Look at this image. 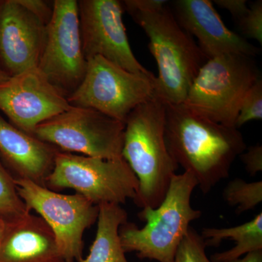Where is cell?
<instances>
[{"label": "cell", "instance_id": "obj_22", "mask_svg": "<svg viewBox=\"0 0 262 262\" xmlns=\"http://www.w3.org/2000/svg\"><path fill=\"white\" fill-rule=\"evenodd\" d=\"M205 239L190 227L177 248L173 262H212L207 257Z\"/></svg>", "mask_w": 262, "mask_h": 262}, {"label": "cell", "instance_id": "obj_24", "mask_svg": "<svg viewBox=\"0 0 262 262\" xmlns=\"http://www.w3.org/2000/svg\"><path fill=\"white\" fill-rule=\"evenodd\" d=\"M246 171L251 177H255L262 171V146L261 144L250 146L239 155Z\"/></svg>", "mask_w": 262, "mask_h": 262}, {"label": "cell", "instance_id": "obj_14", "mask_svg": "<svg viewBox=\"0 0 262 262\" xmlns=\"http://www.w3.org/2000/svg\"><path fill=\"white\" fill-rule=\"evenodd\" d=\"M172 13L180 27L192 37L209 60L227 54L253 57L259 48L229 30L209 0H177L172 3Z\"/></svg>", "mask_w": 262, "mask_h": 262}, {"label": "cell", "instance_id": "obj_9", "mask_svg": "<svg viewBox=\"0 0 262 262\" xmlns=\"http://www.w3.org/2000/svg\"><path fill=\"white\" fill-rule=\"evenodd\" d=\"M18 195L56 235L64 262H80L83 235L97 221L99 207L79 194H62L28 179H15Z\"/></svg>", "mask_w": 262, "mask_h": 262}, {"label": "cell", "instance_id": "obj_28", "mask_svg": "<svg viewBox=\"0 0 262 262\" xmlns=\"http://www.w3.org/2000/svg\"><path fill=\"white\" fill-rule=\"evenodd\" d=\"M229 262H262V251L248 253L243 258Z\"/></svg>", "mask_w": 262, "mask_h": 262}, {"label": "cell", "instance_id": "obj_2", "mask_svg": "<svg viewBox=\"0 0 262 262\" xmlns=\"http://www.w3.org/2000/svg\"><path fill=\"white\" fill-rule=\"evenodd\" d=\"M125 125L122 156L139 183L134 203L157 208L179 168L165 144V103L153 96L131 112Z\"/></svg>", "mask_w": 262, "mask_h": 262}, {"label": "cell", "instance_id": "obj_21", "mask_svg": "<svg viewBox=\"0 0 262 262\" xmlns=\"http://www.w3.org/2000/svg\"><path fill=\"white\" fill-rule=\"evenodd\" d=\"M262 119V80L261 77L248 90L236 119L235 127L238 129L245 124Z\"/></svg>", "mask_w": 262, "mask_h": 262}, {"label": "cell", "instance_id": "obj_15", "mask_svg": "<svg viewBox=\"0 0 262 262\" xmlns=\"http://www.w3.org/2000/svg\"><path fill=\"white\" fill-rule=\"evenodd\" d=\"M0 262H64L56 235L40 216L27 211L7 220Z\"/></svg>", "mask_w": 262, "mask_h": 262}, {"label": "cell", "instance_id": "obj_25", "mask_svg": "<svg viewBox=\"0 0 262 262\" xmlns=\"http://www.w3.org/2000/svg\"><path fill=\"white\" fill-rule=\"evenodd\" d=\"M19 2L48 26L53 15V3L51 5L48 2L42 0H19Z\"/></svg>", "mask_w": 262, "mask_h": 262}, {"label": "cell", "instance_id": "obj_20", "mask_svg": "<svg viewBox=\"0 0 262 262\" xmlns=\"http://www.w3.org/2000/svg\"><path fill=\"white\" fill-rule=\"evenodd\" d=\"M27 211H30L18 195L15 179L0 162V214L10 218Z\"/></svg>", "mask_w": 262, "mask_h": 262}, {"label": "cell", "instance_id": "obj_5", "mask_svg": "<svg viewBox=\"0 0 262 262\" xmlns=\"http://www.w3.org/2000/svg\"><path fill=\"white\" fill-rule=\"evenodd\" d=\"M259 77L253 57H215L200 69L182 104L211 121L235 127L243 98Z\"/></svg>", "mask_w": 262, "mask_h": 262}, {"label": "cell", "instance_id": "obj_4", "mask_svg": "<svg viewBox=\"0 0 262 262\" xmlns=\"http://www.w3.org/2000/svg\"><path fill=\"white\" fill-rule=\"evenodd\" d=\"M196 187L198 182L192 174L176 173L161 204L157 208H143L139 212V219L146 222L143 228L127 222L120 227L119 234L125 252H136L140 258L173 262L191 222L202 215L191 205Z\"/></svg>", "mask_w": 262, "mask_h": 262}, {"label": "cell", "instance_id": "obj_3", "mask_svg": "<svg viewBox=\"0 0 262 262\" xmlns=\"http://www.w3.org/2000/svg\"><path fill=\"white\" fill-rule=\"evenodd\" d=\"M128 13L146 33L149 51L158 63L154 96L165 103L181 104L208 59L167 5L157 11Z\"/></svg>", "mask_w": 262, "mask_h": 262}, {"label": "cell", "instance_id": "obj_19", "mask_svg": "<svg viewBox=\"0 0 262 262\" xmlns=\"http://www.w3.org/2000/svg\"><path fill=\"white\" fill-rule=\"evenodd\" d=\"M222 196L229 206L237 207V214L251 211L261 203V181L247 182L242 179H234L226 186Z\"/></svg>", "mask_w": 262, "mask_h": 262}, {"label": "cell", "instance_id": "obj_27", "mask_svg": "<svg viewBox=\"0 0 262 262\" xmlns=\"http://www.w3.org/2000/svg\"><path fill=\"white\" fill-rule=\"evenodd\" d=\"M213 3L227 10L237 23L244 18L249 9L246 0H214Z\"/></svg>", "mask_w": 262, "mask_h": 262}, {"label": "cell", "instance_id": "obj_17", "mask_svg": "<svg viewBox=\"0 0 262 262\" xmlns=\"http://www.w3.org/2000/svg\"><path fill=\"white\" fill-rule=\"evenodd\" d=\"M97 232L89 256L80 262H128L120 239V227L127 222L126 211L120 205L101 204Z\"/></svg>", "mask_w": 262, "mask_h": 262}, {"label": "cell", "instance_id": "obj_12", "mask_svg": "<svg viewBox=\"0 0 262 262\" xmlns=\"http://www.w3.org/2000/svg\"><path fill=\"white\" fill-rule=\"evenodd\" d=\"M71 107L37 68L0 82V111L12 125L31 135L39 124Z\"/></svg>", "mask_w": 262, "mask_h": 262}, {"label": "cell", "instance_id": "obj_10", "mask_svg": "<svg viewBox=\"0 0 262 262\" xmlns=\"http://www.w3.org/2000/svg\"><path fill=\"white\" fill-rule=\"evenodd\" d=\"M87 66L81 43L77 1L56 0L37 69L68 98L83 81Z\"/></svg>", "mask_w": 262, "mask_h": 262}, {"label": "cell", "instance_id": "obj_7", "mask_svg": "<svg viewBox=\"0 0 262 262\" xmlns=\"http://www.w3.org/2000/svg\"><path fill=\"white\" fill-rule=\"evenodd\" d=\"M87 61L83 81L67 98L71 106L93 108L125 123L134 108L154 96L152 73H132L100 56Z\"/></svg>", "mask_w": 262, "mask_h": 262}, {"label": "cell", "instance_id": "obj_11", "mask_svg": "<svg viewBox=\"0 0 262 262\" xmlns=\"http://www.w3.org/2000/svg\"><path fill=\"white\" fill-rule=\"evenodd\" d=\"M77 5L86 61L100 56L132 73L151 74L139 63L131 49L122 20L121 1L80 0Z\"/></svg>", "mask_w": 262, "mask_h": 262}, {"label": "cell", "instance_id": "obj_1", "mask_svg": "<svg viewBox=\"0 0 262 262\" xmlns=\"http://www.w3.org/2000/svg\"><path fill=\"white\" fill-rule=\"evenodd\" d=\"M165 104V139L170 156L208 194L229 176L246 149L238 129L208 120L181 104Z\"/></svg>", "mask_w": 262, "mask_h": 262}, {"label": "cell", "instance_id": "obj_30", "mask_svg": "<svg viewBox=\"0 0 262 262\" xmlns=\"http://www.w3.org/2000/svg\"><path fill=\"white\" fill-rule=\"evenodd\" d=\"M9 77V76L7 75L6 74H5V72L0 69V82L8 80Z\"/></svg>", "mask_w": 262, "mask_h": 262}, {"label": "cell", "instance_id": "obj_26", "mask_svg": "<svg viewBox=\"0 0 262 262\" xmlns=\"http://www.w3.org/2000/svg\"><path fill=\"white\" fill-rule=\"evenodd\" d=\"M168 1L165 0H124L122 1L124 10L130 11L152 12L163 9Z\"/></svg>", "mask_w": 262, "mask_h": 262}, {"label": "cell", "instance_id": "obj_23", "mask_svg": "<svg viewBox=\"0 0 262 262\" xmlns=\"http://www.w3.org/2000/svg\"><path fill=\"white\" fill-rule=\"evenodd\" d=\"M241 32L245 37L262 44V1L251 3L244 18L237 22Z\"/></svg>", "mask_w": 262, "mask_h": 262}, {"label": "cell", "instance_id": "obj_6", "mask_svg": "<svg viewBox=\"0 0 262 262\" xmlns=\"http://www.w3.org/2000/svg\"><path fill=\"white\" fill-rule=\"evenodd\" d=\"M45 185L53 189H74L96 206H120L136 199L139 183L123 158L103 159L58 150Z\"/></svg>", "mask_w": 262, "mask_h": 262}, {"label": "cell", "instance_id": "obj_16", "mask_svg": "<svg viewBox=\"0 0 262 262\" xmlns=\"http://www.w3.org/2000/svg\"><path fill=\"white\" fill-rule=\"evenodd\" d=\"M58 151L0 116V154L18 174V178L46 187Z\"/></svg>", "mask_w": 262, "mask_h": 262}, {"label": "cell", "instance_id": "obj_18", "mask_svg": "<svg viewBox=\"0 0 262 262\" xmlns=\"http://www.w3.org/2000/svg\"><path fill=\"white\" fill-rule=\"evenodd\" d=\"M206 246H217L224 239H232L236 246L228 251L212 255V262H229L248 253L262 251V213L236 227L204 228L202 234Z\"/></svg>", "mask_w": 262, "mask_h": 262}, {"label": "cell", "instance_id": "obj_29", "mask_svg": "<svg viewBox=\"0 0 262 262\" xmlns=\"http://www.w3.org/2000/svg\"><path fill=\"white\" fill-rule=\"evenodd\" d=\"M7 220H8V218H6L3 215L0 214V248H1L2 242H3V237H4Z\"/></svg>", "mask_w": 262, "mask_h": 262}, {"label": "cell", "instance_id": "obj_13", "mask_svg": "<svg viewBox=\"0 0 262 262\" xmlns=\"http://www.w3.org/2000/svg\"><path fill=\"white\" fill-rule=\"evenodd\" d=\"M47 25L19 0L0 1V69L9 77L37 68Z\"/></svg>", "mask_w": 262, "mask_h": 262}, {"label": "cell", "instance_id": "obj_8", "mask_svg": "<svg viewBox=\"0 0 262 262\" xmlns=\"http://www.w3.org/2000/svg\"><path fill=\"white\" fill-rule=\"evenodd\" d=\"M125 127L93 108L72 106L39 124L33 136L64 152L118 159L122 158Z\"/></svg>", "mask_w": 262, "mask_h": 262}]
</instances>
